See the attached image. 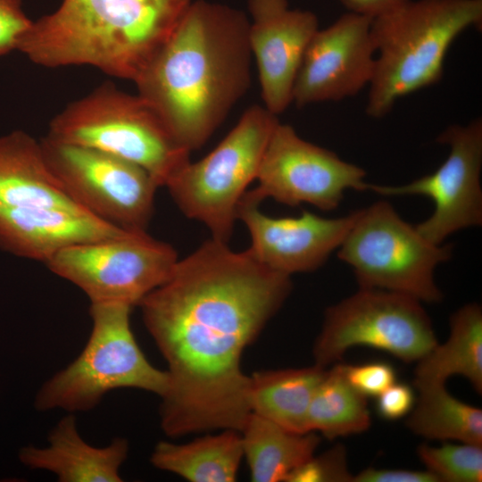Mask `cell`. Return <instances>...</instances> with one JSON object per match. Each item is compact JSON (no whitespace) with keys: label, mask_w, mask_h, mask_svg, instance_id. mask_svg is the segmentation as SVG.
I'll list each match as a JSON object with an SVG mask.
<instances>
[{"label":"cell","mask_w":482,"mask_h":482,"mask_svg":"<svg viewBox=\"0 0 482 482\" xmlns=\"http://www.w3.org/2000/svg\"><path fill=\"white\" fill-rule=\"evenodd\" d=\"M291 289L290 276L212 237L141 300L144 324L168 366L160 406L168 436L242 430L251 414L243 352Z\"/></svg>","instance_id":"obj_1"},{"label":"cell","mask_w":482,"mask_h":482,"mask_svg":"<svg viewBox=\"0 0 482 482\" xmlns=\"http://www.w3.org/2000/svg\"><path fill=\"white\" fill-rule=\"evenodd\" d=\"M245 14L195 1L134 82L184 148H201L251 85Z\"/></svg>","instance_id":"obj_2"},{"label":"cell","mask_w":482,"mask_h":482,"mask_svg":"<svg viewBox=\"0 0 482 482\" xmlns=\"http://www.w3.org/2000/svg\"><path fill=\"white\" fill-rule=\"evenodd\" d=\"M192 0H62L32 21L18 51L46 67L87 65L135 82Z\"/></svg>","instance_id":"obj_3"},{"label":"cell","mask_w":482,"mask_h":482,"mask_svg":"<svg viewBox=\"0 0 482 482\" xmlns=\"http://www.w3.org/2000/svg\"><path fill=\"white\" fill-rule=\"evenodd\" d=\"M482 25V0H410L372 19L376 66L366 113L387 115L395 103L441 80L453 42Z\"/></svg>","instance_id":"obj_4"},{"label":"cell","mask_w":482,"mask_h":482,"mask_svg":"<svg viewBox=\"0 0 482 482\" xmlns=\"http://www.w3.org/2000/svg\"><path fill=\"white\" fill-rule=\"evenodd\" d=\"M48 137L97 149L133 162L164 187L189 160L154 108L104 82L67 104L50 121Z\"/></svg>","instance_id":"obj_5"},{"label":"cell","mask_w":482,"mask_h":482,"mask_svg":"<svg viewBox=\"0 0 482 482\" xmlns=\"http://www.w3.org/2000/svg\"><path fill=\"white\" fill-rule=\"evenodd\" d=\"M132 307L90 303L92 329L81 353L39 388L35 407L69 413L94 409L109 392L136 388L157 395L168 387V374L153 366L139 347L130 326Z\"/></svg>","instance_id":"obj_6"},{"label":"cell","mask_w":482,"mask_h":482,"mask_svg":"<svg viewBox=\"0 0 482 482\" xmlns=\"http://www.w3.org/2000/svg\"><path fill=\"white\" fill-rule=\"evenodd\" d=\"M452 255V245L428 240L386 200L358 210L337 249L360 288L396 292L431 303L443 300L436 269Z\"/></svg>","instance_id":"obj_7"},{"label":"cell","mask_w":482,"mask_h":482,"mask_svg":"<svg viewBox=\"0 0 482 482\" xmlns=\"http://www.w3.org/2000/svg\"><path fill=\"white\" fill-rule=\"evenodd\" d=\"M278 121L263 105L250 106L211 153L189 161L165 184L181 212L204 224L212 238L228 243L232 236L238 204Z\"/></svg>","instance_id":"obj_8"},{"label":"cell","mask_w":482,"mask_h":482,"mask_svg":"<svg viewBox=\"0 0 482 482\" xmlns=\"http://www.w3.org/2000/svg\"><path fill=\"white\" fill-rule=\"evenodd\" d=\"M437 344L431 320L419 300L396 292L360 288L327 308L313 346L315 364L326 368L353 346L418 362Z\"/></svg>","instance_id":"obj_9"},{"label":"cell","mask_w":482,"mask_h":482,"mask_svg":"<svg viewBox=\"0 0 482 482\" xmlns=\"http://www.w3.org/2000/svg\"><path fill=\"white\" fill-rule=\"evenodd\" d=\"M45 160L71 200L85 212L129 231H146L159 187L140 166L46 136Z\"/></svg>","instance_id":"obj_10"},{"label":"cell","mask_w":482,"mask_h":482,"mask_svg":"<svg viewBox=\"0 0 482 482\" xmlns=\"http://www.w3.org/2000/svg\"><path fill=\"white\" fill-rule=\"evenodd\" d=\"M178 260L170 244L146 231H129L65 248L46 265L83 291L90 303L133 308L167 279Z\"/></svg>","instance_id":"obj_11"},{"label":"cell","mask_w":482,"mask_h":482,"mask_svg":"<svg viewBox=\"0 0 482 482\" xmlns=\"http://www.w3.org/2000/svg\"><path fill=\"white\" fill-rule=\"evenodd\" d=\"M365 178L362 167L304 140L291 125L278 121L264 149L257 186L242 197L257 204L272 198L292 207L305 203L332 211L347 190H368Z\"/></svg>","instance_id":"obj_12"},{"label":"cell","mask_w":482,"mask_h":482,"mask_svg":"<svg viewBox=\"0 0 482 482\" xmlns=\"http://www.w3.org/2000/svg\"><path fill=\"white\" fill-rule=\"evenodd\" d=\"M436 142L447 145L449 153L433 173L400 186L369 183L368 190L383 196L430 198L434 211L416 228L428 240L441 245L457 231L482 225V119L449 125Z\"/></svg>","instance_id":"obj_13"},{"label":"cell","mask_w":482,"mask_h":482,"mask_svg":"<svg viewBox=\"0 0 482 482\" xmlns=\"http://www.w3.org/2000/svg\"><path fill=\"white\" fill-rule=\"evenodd\" d=\"M372 19L347 12L318 29L303 54L293 88L297 107L341 101L369 86L376 66Z\"/></svg>","instance_id":"obj_14"},{"label":"cell","mask_w":482,"mask_h":482,"mask_svg":"<svg viewBox=\"0 0 482 482\" xmlns=\"http://www.w3.org/2000/svg\"><path fill=\"white\" fill-rule=\"evenodd\" d=\"M248 40L262 100L278 116L292 104L303 54L319 29L318 18L311 11L289 8L287 0H248Z\"/></svg>","instance_id":"obj_15"},{"label":"cell","mask_w":482,"mask_h":482,"mask_svg":"<svg viewBox=\"0 0 482 482\" xmlns=\"http://www.w3.org/2000/svg\"><path fill=\"white\" fill-rule=\"evenodd\" d=\"M259 205L242 197L237 207V220L251 237L248 250L266 267L290 277L320 268L338 249L358 214L357 210L325 218L303 211L298 217L273 218Z\"/></svg>","instance_id":"obj_16"},{"label":"cell","mask_w":482,"mask_h":482,"mask_svg":"<svg viewBox=\"0 0 482 482\" xmlns=\"http://www.w3.org/2000/svg\"><path fill=\"white\" fill-rule=\"evenodd\" d=\"M127 232L79 209L0 206V249L44 263L70 246Z\"/></svg>","instance_id":"obj_17"},{"label":"cell","mask_w":482,"mask_h":482,"mask_svg":"<svg viewBox=\"0 0 482 482\" xmlns=\"http://www.w3.org/2000/svg\"><path fill=\"white\" fill-rule=\"evenodd\" d=\"M45 447L21 449L20 461L31 470L54 473L60 482H120V467L128 457L129 442L115 437L103 447L80 436L74 413L62 418L50 431Z\"/></svg>","instance_id":"obj_18"},{"label":"cell","mask_w":482,"mask_h":482,"mask_svg":"<svg viewBox=\"0 0 482 482\" xmlns=\"http://www.w3.org/2000/svg\"><path fill=\"white\" fill-rule=\"evenodd\" d=\"M0 206L82 210L49 169L40 140L19 129L0 136Z\"/></svg>","instance_id":"obj_19"},{"label":"cell","mask_w":482,"mask_h":482,"mask_svg":"<svg viewBox=\"0 0 482 482\" xmlns=\"http://www.w3.org/2000/svg\"><path fill=\"white\" fill-rule=\"evenodd\" d=\"M413 386L417 389L445 384L451 376L467 378L478 393L482 392V310L472 303L450 318V335L418 362Z\"/></svg>","instance_id":"obj_20"},{"label":"cell","mask_w":482,"mask_h":482,"mask_svg":"<svg viewBox=\"0 0 482 482\" xmlns=\"http://www.w3.org/2000/svg\"><path fill=\"white\" fill-rule=\"evenodd\" d=\"M326 370L314 364L301 369L253 372L249 386L251 412L288 430L310 432V403Z\"/></svg>","instance_id":"obj_21"},{"label":"cell","mask_w":482,"mask_h":482,"mask_svg":"<svg viewBox=\"0 0 482 482\" xmlns=\"http://www.w3.org/2000/svg\"><path fill=\"white\" fill-rule=\"evenodd\" d=\"M243 454L254 482L287 481L313 456L320 438L310 431L297 433L251 412L240 431Z\"/></svg>","instance_id":"obj_22"},{"label":"cell","mask_w":482,"mask_h":482,"mask_svg":"<svg viewBox=\"0 0 482 482\" xmlns=\"http://www.w3.org/2000/svg\"><path fill=\"white\" fill-rule=\"evenodd\" d=\"M244 457L239 431L224 429L216 436L196 438L187 444L159 442L150 457L157 469L192 482H231Z\"/></svg>","instance_id":"obj_23"},{"label":"cell","mask_w":482,"mask_h":482,"mask_svg":"<svg viewBox=\"0 0 482 482\" xmlns=\"http://www.w3.org/2000/svg\"><path fill=\"white\" fill-rule=\"evenodd\" d=\"M419 396L406 420L414 434L432 440H455L482 445V411L445 389V384L417 388Z\"/></svg>","instance_id":"obj_24"},{"label":"cell","mask_w":482,"mask_h":482,"mask_svg":"<svg viewBox=\"0 0 482 482\" xmlns=\"http://www.w3.org/2000/svg\"><path fill=\"white\" fill-rule=\"evenodd\" d=\"M370 424L367 397L349 383L344 363H335L326 370L312 398L309 430L332 440L362 433Z\"/></svg>","instance_id":"obj_25"},{"label":"cell","mask_w":482,"mask_h":482,"mask_svg":"<svg viewBox=\"0 0 482 482\" xmlns=\"http://www.w3.org/2000/svg\"><path fill=\"white\" fill-rule=\"evenodd\" d=\"M417 453L427 470L440 481L481 482L482 445L445 443L440 446L420 445Z\"/></svg>","instance_id":"obj_26"},{"label":"cell","mask_w":482,"mask_h":482,"mask_svg":"<svg viewBox=\"0 0 482 482\" xmlns=\"http://www.w3.org/2000/svg\"><path fill=\"white\" fill-rule=\"evenodd\" d=\"M346 461V451L337 445L320 456H312L297 467L287 482H353Z\"/></svg>","instance_id":"obj_27"},{"label":"cell","mask_w":482,"mask_h":482,"mask_svg":"<svg viewBox=\"0 0 482 482\" xmlns=\"http://www.w3.org/2000/svg\"><path fill=\"white\" fill-rule=\"evenodd\" d=\"M344 371L349 383L366 397L378 396L396 381L395 370L385 362L344 363Z\"/></svg>","instance_id":"obj_28"},{"label":"cell","mask_w":482,"mask_h":482,"mask_svg":"<svg viewBox=\"0 0 482 482\" xmlns=\"http://www.w3.org/2000/svg\"><path fill=\"white\" fill-rule=\"evenodd\" d=\"M32 23L21 0H0V56L18 51L20 42Z\"/></svg>","instance_id":"obj_29"},{"label":"cell","mask_w":482,"mask_h":482,"mask_svg":"<svg viewBox=\"0 0 482 482\" xmlns=\"http://www.w3.org/2000/svg\"><path fill=\"white\" fill-rule=\"evenodd\" d=\"M377 397L376 411L386 420H396L408 415L416 402L412 387L396 381Z\"/></svg>","instance_id":"obj_30"},{"label":"cell","mask_w":482,"mask_h":482,"mask_svg":"<svg viewBox=\"0 0 482 482\" xmlns=\"http://www.w3.org/2000/svg\"><path fill=\"white\" fill-rule=\"evenodd\" d=\"M353 482H439L428 470L368 468L353 476Z\"/></svg>","instance_id":"obj_31"},{"label":"cell","mask_w":482,"mask_h":482,"mask_svg":"<svg viewBox=\"0 0 482 482\" xmlns=\"http://www.w3.org/2000/svg\"><path fill=\"white\" fill-rule=\"evenodd\" d=\"M350 12L371 19L386 13L410 0H339Z\"/></svg>","instance_id":"obj_32"}]
</instances>
